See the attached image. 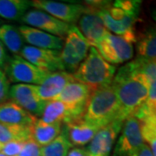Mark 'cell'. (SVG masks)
<instances>
[{
	"instance_id": "obj_23",
	"label": "cell",
	"mask_w": 156,
	"mask_h": 156,
	"mask_svg": "<svg viewBox=\"0 0 156 156\" xmlns=\"http://www.w3.org/2000/svg\"><path fill=\"white\" fill-rule=\"evenodd\" d=\"M30 7L31 1L28 0H0V17L11 21H20Z\"/></svg>"
},
{
	"instance_id": "obj_12",
	"label": "cell",
	"mask_w": 156,
	"mask_h": 156,
	"mask_svg": "<svg viewBox=\"0 0 156 156\" xmlns=\"http://www.w3.org/2000/svg\"><path fill=\"white\" fill-rule=\"evenodd\" d=\"M11 101L21 107L34 116H41L47 101L40 100L37 91V85L17 83L10 89Z\"/></svg>"
},
{
	"instance_id": "obj_31",
	"label": "cell",
	"mask_w": 156,
	"mask_h": 156,
	"mask_svg": "<svg viewBox=\"0 0 156 156\" xmlns=\"http://www.w3.org/2000/svg\"><path fill=\"white\" fill-rule=\"evenodd\" d=\"M9 59H10V56L7 54L5 47L0 42V70L2 71L5 70Z\"/></svg>"
},
{
	"instance_id": "obj_16",
	"label": "cell",
	"mask_w": 156,
	"mask_h": 156,
	"mask_svg": "<svg viewBox=\"0 0 156 156\" xmlns=\"http://www.w3.org/2000/svg\"><path fill=\"white\" fill-rule=\"evenodd\" d=\"M18 30L22 35L23 41L32 47L45 50H61L64 44L63 39L28 25L18 27Z\"/></svg>"
},
{
	"instance_id": "obj_35",
	"label": "cell",
	"mask_w": 156,
	"mask_h": 156,
	"mask_svg": "<svg viewBox=\"0 0 156 156\" xmlns=\"http://www.w3.org/2000/svg\"><path fill=\"white\" fill-rule=\"evenodd\" d=\"M152 16H153V18L156 21V7L152 11Z\"/></svg>"
},
{
	"instance_id": "obj_27",
	"label": "cell",
	"mask_w": 156,
	"mask_h": 156,
	"mask_svg": "<svg viewBox=\"0 0 156 156\" xmlns=\"http://www.w3.org/2000/svg\"><path fill=\"white\" fill-rule=\"evenodd\" d=\"M137 69L140 73L144 75L149 83H153L156 81V61L141 62L134 59Z\"/></svg>"
},
{
	"instance_id": "obj_30",
	"label": "cell",
	"mask_w": 156,
	"mask_h": 156,
	"mask_svg": "<svg viewBox=\"0 0 156 156\" xmlns=\"http://www.w3.org/2000/svg\"><path fill=\"white\" fill-rule=\"evenodd\" d=\"M10 81L5 73L0 70V104L8 101V99H10Z\"/></svg>"
},
{
	"instance_id": "obj_6",
	"label": "cell",
	"mask_w": 156,
	"mask_h": 156,
	"mask_svg": "<svg viewBox=\"0 0 156 156\" xmlns=\"http://www.w3.org/2000/svg\"><path fill=\"white\" fill-rule=\"evenodd\" d=\"M10 83L40 85L50 73L29 62L19 55L10 57L4 70Z\"/></svg>"
},
{
	"instance_id": "obj_38",
	"label": "cell",
	"mask_w": 156,
	"mask_h": 156,
	"mask_svg": "<svg viewBox=\"0 0 156 156\" xmlns=\"http://www.w3.org/2000/svg\"><path fill=\"white\" fill-rule=\"evenodd\" d=\"M1 23H2V21H1V19H0V24H1Z\"/></svg>"
},
{
	"instance_id": "obj_22",
	"label": "cell",
	"mask_w": 156,
	"mask_h": 156,
	"mask_svg": "<svg viewBox=\"0 0 156 156\" xmlns=\"http://www.w3.org/2000/svg\"><path fill=\"white\" fill-rule=\"evenodd\" d=\"M43 122L46 123H67L72 120L71 114L67 106L62 101L51 100L47 101L41 115Z\"/></svg>"
},
{
	"instance_id": "obj_14",
	"label": "cell",
	"mask_w": 156,
	"mask_h": 156,
	"mask_svg": "<svg viewBox=\"0 0 156 156\" xmlns=\"http://www.w3.org/2000/svg\"><path fill=\"white\" fill-rule=\"evenodd\" d=\"M124 122L114 121L100 128L89 143L86 152L89 156H109L115 140L120 134Z\"/></svg>"
},
{
	"instance_id": "obj_2",
	"label": "cell",
	"mask_w": 156,
	"mask_h": 156,
	"mask_svg": "<svg viewBox=\"0 0 156 156\" xmlns=\"http://www.w3.org/2000/svg\"><path fill=\"white\" fill-rule=\"evenodd\" d=\"M111 85L114 87L120 104V117L126 121L147 100L150 83L140 73L134 60L119 69Z\"/></svg>"
},
{
	"instance_id": "obj_25",
	"label": "cell",
	"mask_w": 156,
	"mask_h": 156,
	"mask_svg": "<svg viewBox=\"0 0 156 156\" xmlns=\"http://www.w3.org/2000/svg\"><path fill=\"white\" fill-rule=\"evenodd\" d=\"M31 127L0 123V143L5 144L15 140H27L31 135Z\"/></svg>"
},
{
	"instance_id": "obj_20",
	"label": "cell",
	"mask_w": 156,
	"mask_h": 156,
	"mask_svg": "<svg viewBox=\"0 0 156 156\" xmlns=\"http://www.w3.org/2000/svg\"><path fill=\"white\" fill-rule=\"evenodd\" d=\"M135 44L137 60L156 61V24L151 25L137 36Z\"/></svg>"
},
{
	"instance_id": "obj_24",
	"label": "cell",
	"mask_w": 156,
	"mask_h": 156,
	"mask_svg": "<svg viewBox=\"0 0 156 156\" xmlns=\"http://www.w3.org/2000/svg\"><path fill=\"white\" fill-rule=\"evenodd\" d=\"M0 42L13 56L19 55L24 47V41L18 28L9 24L0 25Z\"/></svg>"
},
{
	"instance_id": "obj_13",
	"label": "cell",
	"mask_w": 156,
	"mask_h": 156,
	"mask_svg": "<svg viewBox=\"0 0 156 156\" xmlns=\"http://www.w3.org/2000/svg\"><path fill=\"white\" fill-rule=\"evenodd\" d=\"M19 56L39 69L50 73L65 70L62 62L60 50H45L24 45Z\"/></svg>"
},
{
	"instance_id": "obj_19",
	"label": "cell",
	"mask_w": 156,
	"mask_h": 156,
	"mask_svg": "<svg viewBox=\"0 0 156 156\" xmlns=\"http://www.w3.org/2000/svg\"><path fill=\"white\" fill-rule=\"evenodd\" d=\"M37 121V117L11 101L0 104V123L31 127Z\"/></svg>"
},
{
	"instance_id": "obj_7",
	"label": "cell",
	"mask_w": 156,
	"mask_h": 156,
	"mask_svg": "<svg viewBox=\"0 0 156 156\" xmlns=\"http://www.w3.org/2000/svg\"><path fill=\"white\" fill-rule=\"evenodd\" d=\"M133 43L122 37L108 32L95 49L102 58L110 64H122L134 56Z\"/></svg>"
},
{
	"instance_id": "obj_10",
	"label": "cell",
	"mask_w": 156,
	"mask_h": 156,
	"mask_svg": "<svg viewBox=\"0 0 156 156\" xmlns=\"http://www.w3.org/2000/svg\"><path fill=\"white\" fill-rule=\"evenodd\" d=\"M31 6L68 24L77 23L85 12L83 5L66 4L52 0H34L31 1Z\"/></svg>"
},
{
	"instance_id": "obj_32",
	"label": "cell",
	"mask_w": 156,
	"mask_h": 156,
	"mask_svg": "<svg viewBox=\"0 0 156 156\" xmlns=\"http://www.w3.org/2000/svg\"><path fill=\"white\" fill-rule=\"evenodd\" d=\"M67 156H89L86 149L84 148H81V147H74L71 148Z\"/></svg>"
},
{
	"instance_id": "obj_33",
	"label": "cell",
	"mask_w": 156,
	"mask_h": 156,
	"mask_svg": "<svg viewBox=\"0 0 156 156\" xmlns=\"http://www.w3.org/2000/svg\"><path fill=\"white\" fill-rule=\"evenodd\" d=\"M149 101H156V81L153 83L150 84L149 88V93H148V97L147 100Z\"/></svg>"
},
{
	"instance_id": "obj_21",
	"label": "cell",
	"mask_w": 156,
	"mask_h": 156,
	"mask_svg": "<svg viewBox=\"0 0 156 156\" xmlns=\"http://www.w3.org/2000/svg\"><path fill=\"white\" fill-rule=\"evenodd\" d=\"M62 125V123H46L37 119L31 127L30 137L42 147L48 145L61 134Z\"/></svg>"
},
{
	"instance_id": "obj_1",
	"label": "cell",
	"mask_w": 156,
	"mask_h": 156,
	"mask_svg": "<svg viewBox=\"0 0 156 156\" xmlns=\"http://www.w3.org/2000/svg\"><path fill=\"white\" fill-rule=\"evenodd\" d=\"M140 4V1L135 0L86 1L83 5L85 12L94 13L100 17L109 32L135 44L137 35L134 26L139 17Z\"/></svg>"
},
{
	"instance_id": "obj_11",
	"label": "cell",
	"mask_w": 156,
	"mask_h": 156,
	"mask_svg": "<svg viewBox=\"0 0 156 156\" xmlns=\"http://www.w3.org/2000/svg\"><path fill=\"white\" fill-rule=\"evenodd\" d=\"M20 21L25 24H28V26L43 30L46 33L51 34L62 39L66 37L69 30L71 26L70 24L62 22L44 11L37 9L27 11Z\"/></svg>"
},
{
	"instance_id": "obj_29",
	"label": "cell",
	"mask_w": 156,
	"mask_h": 156,
	"mask_svg": "<svg viewBox=\"0 0 156 156\" xmlns=\"http://www.w3.org/2000/svg\"><path fill=\"white\" fill-rule=\"evenodd\" d=\"M17 156H41V147L30 137L25 141L22 151Z\"/></svg>"
},
{
	"instance_id": "obj_5",
	"label": "cell",
	"mask_w": 156,
	"mask_h": 156,
	"mask_svg": "<svg viewBox=\"0 0 156 156\" xmlns=\"http://www.w3.org/2000/svg\"><path fill=\"white\" fill-rule=\"evenodd\" d=\"M64 39V44L60 51L62 62L65 71L74 73L86 58L91 46L75 25L70 26Z\"/></svg>"
},
{
	"instance_id": "obj_3",
	"label": "cell",
	"mask_w": 156,
	"mask_h": 156,
	"mask_svg": "<svg viewBox=\"0 0 156 156\" xmlns=\"http://www.w3.org/2000/svg\"><path fill=\"white\" fill-rule=\"evenodd\" d=\"M83 119L98 128L116 120L122 121L120 117V104L116 92L111 84L92 91Z\"/></svg>"
},
{
	"instance_id": "obj_4",
	"label": "cell",
	"mask_w": 156,
	"mask_h": 156,
	"mask_svg": "<svg viewBox=\"0 0 156 156\" xmlns=\"http://www.w3.org/2000/svg\"><path fill=\"white\" fill-rule=\"evenodd\" d=\"M116 67L107 62L95 47H90L86 58L74 72L75 80L92 91L112 83Z\"/></svg>"
},
{
	"instance_id": "obj_34",
	"label": "cell",
	"mask_w": 156,
	"mask_h": 156,
	"mask_svg": "<svg viewBox=\"0 0 156 156\" xmlns=\"http://www.w3.org/2000/svg\"><path fill=\"white\" fill-rule=\"evenodd\" d=\"M139 156H154L153 154H152V152H151L149 146L144 143L142 145V147H141L140 150Z\"/></svg>"
},
{
	"instance_id": "obj_9",
	"label": "cell",
	"mask_w": 156,
	"mask_h": 156,
	"mask_svg": "<svg viewBox=\"0 0 156 156\" xmlns=\"http://www.w3.org/2000/svg\"><path fill=\"white\" fill-rule=\"evenodd\" d=\"M92 90L88 86L74 81L69 83L53 100L64 103L71 114L72 120L83 118Z\"/></svg>"
},
{
	"instance_id": "obj_18",
	"label": "cell",
	"mask_w": 156,
	"mask_h": 156,
	"mask_svg": "<svg viewBox=\"0 0 156 156\" xmlns=\"http://www.w3.org/2000/svg\"><path fill=\"white\" fill-rule=\"evenodd\" d=\"M65 124L64 131L72 146L83 147L89 144L100 128L86 122L83 118L70 121Z\"/></svg>"
},
{
	"instance_id": "obj_17",
	"label": "cell",
	"mask_w": 156,
	"mask_h": 156,
	"mask_svg": "<svg viewBox=\"0 0 156 156\" xmlns=\"http://www.w3.org/2000/svg\"><path fill=\"white\" fill-rule=\"evenodd\" d=\"M79 30L87 39L91 47H96L105 37L107 30L101 19L94 13L85 12L79 19Z\"/></svg>"
},
{
	"instance_id": "obj_8",
	"label": "cell",
	"mask_w": 156,
	"mask_h": 156,
	"mask_svg": "<svg viewBox=\"0 0 156 156\" xmlns=\"http://www.w3.org/2000/svg\"><path fill=\"white\" fill-rule=\"evenodd\" d=\"M121 131L113 156H139L140 150L144 144L139 121L134 116L128 117Z\"/></svg>"
},
{
	"instance_id": "obj_26",
	"label": "cell",
	"mask_w": 156,
	"mask_h": 156,
	"mask_svg": "<svg viewBox=\"0 0 156 156\" xmlns=\"http://www.w3.org/2000/svg\"><path fill=\"white\" fill-rule=\"evenodd\" d=\"M72 147V144L62 128L61 134L56 139L41 147V156H67Z\"/></svg>"
},
{
	"instance_id": "obj_37",
	"label": "cell",
	"mask_w": 156,
	"mask_h": 156,
	"mask_svg": "<svg viewBox=\"0 0 156 156\" xmlns=\"http://www.w3.org/2000/svg\"><path fill=\"white\" fill-rule=\"evenodd\" d=\"M0 156H6V155H5V154H2V153H0Z\"/></svg>"
},
{
	"instance_id": "obj_28",
	"label": "cell",
	"mask_w": 156,
	"mask_h": 156,
	"mask_svg": "<svg viewBox=\"0 0 156 156\" xmlns=\"http://www.w3.org/2000/svg\"><path fill=\"white\" fill-rule=\"evenodd\" d=\"M26 140H15L4 144L0 153L6 156H17L22 151Z\"/></svg>"
},
{
	"instance_id": "obj_15",
	"label": "cell",
	"mask_w": 156,
	"mask_h": 156,
	"mask_svg": "<svg viewBox=\"0 0 156 156\" xmlns=\"http://www.w3.org/2000/svg\"><path fill=\"white\" fill-rule=\"evenodd\" d=\"M75 80L73 74L65 70L50 73L44 81L37 85V91L40 100L49 101L61 93L68 84Z\"/></svg>"
},
{
	"instance_id": "obj_36",
	"label": "cell",
	"mask_w": 156,
	"mask_h": 156,
	"mask_svg": "<svg viewBox=\"0 0 156 156\" xmlns=\"http://www.w3.org/2000/svg\"><path fill=\"white\" fill-rule=\"evenodd\" d=\"M4 144H2V143H0V151H1V148H2V147H3Z\"/></svg>"
}]
</instances>
